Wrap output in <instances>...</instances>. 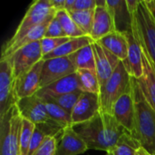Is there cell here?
<instances>
[{
  "instance_id": "cell-1",
  "label": "cell",
  "mask_w": 155,
  "mask_h": 155,
  "mask_svg": "<svg viewBox=\"0 0 155 155\" xmlns=\"http://www.w3.org/2000/svg\"><path fill=\"white\" fill-rule=\"evenodd\" d=\"M83 139L88 150L112 151L121 136L126 132L110 114L100 111L91 120L72 126Z\"/></svg>"
},
{
  "instance_id": "cell-2",
  "label": "cell",
  "mask_w": 155,
  "mask_h": 155,
  "mask_svg": "<svg viewBox=\"0 0 155 155\" xmlns=\"http://www.w3.org/2000/svg\"><path fill=\"white\" fill-rule=\"evenodd\" d=\"M134 102V131L132 136L155 155V110L144 97L137 79H131Z\"/></svg>"
},
{
  "instance_id": "cell-3",
  "label": "cell",
  "mask_w": 155,
  "mask_h": 155,
  "mask_svg": "<svg viewBox=\"0 0 155 155\" xmlns=\"http://www.w3.org/2000/svg\"><path fill=\"white\" fill-rule=\"evenodd\" d=\"M55 13L56 11L53 7L50 0H35L29 5L15 34L4 45L3 48H7L14 45L31 29L49 23L54 17Z\"/></svg>"
},
{
  "instance_id": "cell-4",
  "label": "cell",
  "mask_w": 155,
  "mask_h": 155,
  "mask_svg": "<svg viewBox=\"0 0 155 155\" xmlns=\"http://www.w3.org/2000/svg\"><path fill=\"white\" fill-rule=\"evenodd\" d=\"M23 117L16 104L0 117V155H20Z\"/></svg>"
},
{
  "instance_id": "cell-5",
  "label": "cell",
  "mask_w": 155,
  "mask_h": 155,
  "mask_svg": "<svg viewBox=\"0 0 155 155\" xmlns=\"http://www.w3.org/2000/svg\"><path fill=\"white\" fill-rule=\"evenodd\" d=\"M133 31L155 68V23L144 0L140 1L134 14Z\"/></svg>"
},
{
  "instance_id": "cell-6",
  "label": "cell",
  "mask_w": 155,
  "mask_h": 155,
  "mask_svg": "<svg viewBox=\"0 0 155 155\" xmlns=\"http://www.w3.org/2000/svg\"><path fill=\"white\" fill-rule=\"evenodd\" d=\"M131 75L128 74L124 62L121 61L106 84L101 88L99 97L101 111L112 114L114 104L132 87Z\"/></svg>"
},
{
  "instance_id": "cell-7",
  "label": "cell",
  "mask_w": 155,
  "mask_h": 155,
  "mask_svg": "<svg viewBox=\"0 0 155 155\" xmlns=\"http://www.w3.org/2000/svg\"><path fill=\"white\" fill-rule=\"evenodd\" d=\"M8 59L13 69L15 80L29 71L38 62L43 60V53L40 41L34 42L17 49Z\"/></svg>"
},
{
  "instance_id": "cell-8",
  "label": "cell",
  "mask_w": 155,
  "mask_h": 155,
  "mask_svg": "<svg viewBox=\"0 0 155 155\" xmlns=\"http://www.w3.org/2000/svg\"><path fill=\"white\" fill-rule=\"evenodd\" d=\"M75 72L76 68L68 56L44 60L40 79V89L73 74Z\"/></svg>"
},
{
  "instance_id": "cell-9",
  "label": "cell",
  "mask_w": 155,
  "mask_h": 155,
  "mask_svg": "<svg viewBox=\"0 0 155 155\" xmlns=\"http://www.w3.org/2000/svg\"><path fill=\"white\" fill-rule=\"evenodd\" d=\"M92 47L95 60V72L100 88H102L110 79L121 61L98 42H93Z\"/></svg>"
},
{
  "instance_id": "cell-10",
  "label": "cell",
  "mask_w": 155,
  "mask_h": 155,
  "mask_svg": "<svg viewBox=\"0 0 155 155\" xmlns=\"http://www.w3.org/2000/svg\"><path fill=\"white\" fill-rule=\"evenodd\" d=\"M15 78L12 65L8 59L0 60V117L15 104Z\"/></svg>"
},
{
  "instance_id": "cell-11",
  "label": "cell",
  "mask_w": 155,
  "mask_h": 155,
  "mask_svg": "<svg viewBox=\"0 0 155 155\" xmlns=\"http://www.w3.org/2000/svg\"><path fill=\"white\" fill-rule=\"evenodd\" d=\"M43 64L44 60H41L29 71L15 80V97L16 102L20 99L35 95L40 90Z\"/></svg>"
},
{
  "instance_id": "cell-12",
  "label": "cell",
  "mask_w": 155,
  "mask_h": 155,
  "mask_svg": "<svg viewBox=\"0 0 155 155\" xmlns=\"http://www.w3.org/2000/svg\"><path fill=\"white\" fill-rule=\"evenodd\" d=\"M15 104L22 117L35 124H57L49 117L43 101L36 94L20 99L15 103Z\"/></svg>"
},
{
  "instance_id": "cell-13",
  "label": "cell",
  "mask_w": 155,
  "mask_h": 155,
  "mask_svg": "<svg viewBox=\"0 0 155 155\" xmlns=\"http://www.w3.org/2000/svg\"><path fill=\"white\" fill-rule=\"evenodd\" d=\"M132 85V84H131ZM112 115L118 124L131 135L134 131V102L131 89L122 95L114 104Z\"/></svg>"
},
{
  "instance_id": "cell-14",
  "label": "cell",
  "mask_w": 155,
  "mask_h": 155,
  "mask_svg": "<svg viewBox=\"0 0 155 155\" xmlns=\"http://www.w3.org/2000/svg\"><path fill=\"white\" fill-rule=\"evenodd\" d=\"M100 111L101 105L99 94L83 92L71 114L72 126L91 120Z\"/></svg>"
},
{
  "instance_id": "cell-15",
  "label": "cell",
  "mask_w": 155,
  "mask_h": 155,
  "mask_svg": "<svg viewBox=\"0 0 155 155\" xmlns=\"http://www.w3.org/2000/svg\"><path fill=\"white\" fill-rule=\"evenodd\" d=\"M88 150L83 139L75 133L72 126L65 127L57 137L54 155H79Z\"/></svg>"
},
{
  "instance_id": "cell-16",
  "label": "cell",
  "mask_w": 155,
  "mask_h": 155,
  "mask_svg": "<svg viewBox=\"0 0 155 155\" xmlns=\"http://www.w3.org/2000/svg\"><path fill=\"white\" fill-rule=\"evenodd\" d=\"M107 8L112 15L114 31L128 34L133 31L134 15L129 12L126 0H106Z\"/></svg>"
},
{
  "instance_id": "cell-17",
  "label": "cell",
  "mask_w": 155,
  "mask_h": 155,
  "mask_svg": "<svg viewBox=\"0 0 155 155\" xmlns=\"http://www.w3.org/2000/svg\"><path fill=\"white\" fill-rule=\"evenodd\" d=\"M125 35L128 40V55L124 64L131 77L139 79L143 74L142 48L134 31Z\"/></svg>"
},
{
  "instance_id": "cell-18",
  "label": "cell",
  "mask_w": 155,
  "mask_h": 155,
  "mask_svg": "<svg viewBox=\"0 0 155 155\" xmlns=\"http://www.w3.org/2000/svg\"><path fill=\"white\" fill-rule=\"evenodd\" d=\"M142 55L143 74L141 78L137 79V81L144 97L155 110V68L147 54L143 49Z\"/></svg>"
},
{
  "instance_id": "cell-19",
  "label": "cell",
  "mask_w": 155,
  "mask_h": 155,
  "mask_svg": "<svg viewBox=\"0 0 155 155\" xmlns=\"http://www.w3.org/2000/svg\"><path fill=\"white\" fill-rule=\"evenodd\" d=\"M114 31L112 15L106 6H96L90 37L94 42H97L105 35Z\"/></svg>"
},
{
  "instance_id": "cell-20",
  "label": "cell",
  "mask_w": 155,
  "mask_h": 155,
  "mask_svg": "<svg viewBox=\"0 0 155 155\" xmlns=\"http://www.w3.org/2000/svg\"><path fill=\"white\" fill-rule=\"evenodd\" d=\"M80 90L79 82L76 72L66 77H64L51 84L40 89L37 93V96L44 95H63L70 93H74Z\"/></svg>"
},
{
  "instance_id": "cell-21",
  "label": "cell",
  "mask_w": 155,
  "mask_h": 155,
  "mask_svg": "<svg viewBox=\"0 0 155 155\" xmlns=\"http://www.w3.org/2000/svg\"><path fill=\"white\" fill-rule=\"evenodd\" d=\"M97 42L114 54L120 61L124 62L126 60L128 55V40L125 34L114 31Z\"/></svg>"
},
{
  "instance_id": "cell-22",
  "label": "cell",
  "mask_w": 155,
  "mask_h": 155,
  "mask_svg": "<svg viewBox=\"0 0 155 155\" xmlns=\"http://www.w3.org/2000/svg\"><path fill=\"white\" fill-rule=\"evenodd\" d=\"M48 23L38 25L33 29H31L28 33H26L21 39H19L17 42H15L14 45L7 48H2V54L1 58H8L10 55H12L17 49L27 45L29 44H32L36 41H40L42 38L45 37V34L47 28Z\"/></svg>"
},
{
  "instance_id": "cell-23",
  "label": "cell",
  "mask_w": 155,
  "mask_h": 155,
  "mask_svg": "<svg viewBox=\"0 0 155 155\" xmlns=\"http://www.w3.org/2000/svg\"><path fill=\"white\" fill-rule=\"evenodd\" d=\"M94 41L90 36H82V37H74L71 38L68 42L62 45L60 47H58L54 52L43 56V60H49L53 58H58V57H65L69 56L70 54L75 53L79 49L91 45Z\"/></svg>"
},
{
  "instance_id": "cell-24",
  "label": "cell",
  "mask_w": 155,
  "mask_h": 155,
  "mask_svg": "<svg viewBox=\"0 0 155 155\" xmlns=\"http://www.w3.org/2000/svg\"><path fill=\"white\" fill-rule=\"evenodd\" d=\"M68 58L75 66L76 70L90 69L95 71V60H94V54L92 44L70 54Z\"/></svg>"
},
{
  "instance_id": "cell-25",
  "label": "cell",
  "mask_w": 155,
  "mask_h": 155,
  "mask_svg": "<svg viewBox=\"0 0 155 155\" xmlns=\"http://www.w3.org/2000/svg\"><path fill=\"white\" fill-rule=\"evenodd\" d=\"M76 74L79 82L80 90L84 93L100 94L101 88L99 80L94 70L90 69H78Z\"/></svg>"
},
{
  "instance_id": "cell-26",
  "label": "cell",
  "mask_w": 155,
  "mask_h": 155,
  "mask_svg": "<svg viewBox=\"0 0 155 155\" xmlns=\"http://www.w3.org/2000/svg\"><path fill=\"white\" fill-rule=\"evenodd\" d=\"M39 98L43 101L47 114L53 121L56 122L64 128L72 126V118L70 114H68L65 110H64L61 106H59L57 104L51 101L50 99L45 97H39Z\"/></svg>"
},
{
  "instance_id": "cell-27",
  "label": "cell",
  "mask_w": 155,
  "mask_h": 155,
  "mask_svg": "<svg viewBox=\"0 0 155 155\" xmlns=\"http://www.w3.org/2000/svg\"><path fill=\"white\" fill-rule=\"evenodd\" d=\"M94 10H73L68 11L71 17L78 26V28L86 36H90L94 23Z\"/></svg>"
},
{
  "instance_id": "cell-28",
  "label": "cell",
  "mask_w": 155,
  "mask_h": 155,
  "mask_svg": "<svg viewBox=\"0 0 155 155\" xmlns=\"http://www.w3.org/2000/svg\"><path fill=\"white\" fill-rule=\"evenodd\" d=\"M142 145L128 132H125L119 139L116 145L110 153L113 155H135Z\"/></svg>"
},
{
  "instance_id": "cell-29",
  "label": "cell",
  "mask_w": 155,
  "mask_h": 155,
  "mask_svg": "<svg viewBox=\"0 0 155 155\" xmlns=\"http://www.w3.org/2000/svg\"><path fill=\"white\" fill-rule=\"evenodd\" d=\"M55 17L58 19L60 22L65 35L70 37V38H74V37H82V36H86L78 28L73 18L71 17L70 14L66 10H60L55 13Z\"/></svg>"
},
{
  "instance_id": "cell-30",
  "label": "cell",
  "mask_w": 155,
  "mask_h": 155,
  "mask_svg": "<svg viewBox=\"0 0 155 155\" xmlns=\"http://www.w3.org/2000/svg\"><path fill=\"white\" fill-rule=\"evenodd\" d=\"M82 94H83V92L81 90H78L76 92L63 94V95H44V96H40V97H45V98L50 99L51 101L54 102L59 106H61L68 114H72V112H73L75 104H77L78 100L80 99Z\"/></svg>"
},
{
  "instance_id": "cell-31",
  "label": "cell",
  "mask_w": 155,
  "mask_h": 155,
  "mask_svg": "<svg viewBox=\"0 0 155 155\" xmlns=\"http://www.w3.org/2000/svg\"><path fill=\"white\" fill-rule=\"evenodd\" d=\"M35 128V124L34 123L23 118L20 134V155H28Z\"/></svg>"
},
{
  "instance_id": "cell-32",
  "label": "cell",
  "mask_w": 155,
  "mask_h": 155,
  "mask_svg": "<svg viewBox=\"0 0 155 155\" xmlns=\"http://www.w3.org/2000/svg\"><path fill=\"white\" fill-rule=\"evenodd\" d=\"M71 38L68 36L65 37H58V38H49V37H44L40 40L41 49L43 53V56L54 52L58 47H60L62 45L68 42Z\"/></svg>"
},
{
  "instance_id": "cell-33",
  "label": "cell",
  "mask_w": 155,
  "mask_h": 155,
  "mask_svg": "<svg viewBox=\"0 0 155 155\" xmlns=\"http://www.w3.org/2000/svg\"><path fill=\"white\" fill-rule=\"evenodd\" d=\"M57 145V137L47 136L33 155H54Z\"/></svg>"
},
{
  "instance_id": "cell-34",
  "label": "cell",
  "mask_w": 155,
  "mask_h": 155,
  "mask_svg": "<svg viewBox=\"0 0 155 155\" xmlns=\"http://www.w3.org/2000/svg\"><path fill=\"white\" fill-rule=\"evenodd\" d=\"M65 36L67 35H65L60 22L54 15V17L48 23V25L45 34V37L58 38V37H65Z\"/></svg>"
},
{
  "instance_id": "cell-35",
  "label": "cell",
  "mask_w": 155,
  "mask_h": 155,
  "mask_svg": "<svg viewBox=\"0 0 155 155\" xmlns=\"http://www.w3.org/2000/svg\"><path fill=\"white\" fill-rule=\"evenodd\" d=\"M96 8L95 0H74L73 7L70 11L73 10H92Z\"/></svg>"
},
{
  "instance_id": "cell-36",
  "label": "cell",
  "mask_w": 155,
  "mask_h": 155,
  "mask_svg": "<svg viewBox=\"0 0 155 155\" xmlns=\"http://www.w3.org/2000/svg\"><path fill=\"white\" fill-rule=\"evenodd\" d=\"M50 2L56 12L60 10H65L66 0H50Z\"/></svg>"
},
{
  "instance_id": "cell-37",
  "label": "cell",
  "mask_w": 155,
  "mask_h": 155,
  "mask_svg": "<svg viewBox=\"0 0 155 155\" xmlns=\"http://www.w3.org/2000/svg\"><path fill=\"white\" fill-rule=\"evenodd\" d=\"M141 0H126V5H127V7H128V10L129 12L134 15V14L135 13L138 5H139V3H140Z\"/></svg>"
},
{
  "instance_id": "cell-38",
  "label": "cell",
  "mask_w": 155,
  "mask_h": 155,
  "mask_svg": "<svg viewBox=\"0 0 155 155\" xmlns=\"http://www.w3.org/2000/svg\"><path fill=\"white\" fill-rule=\"evenodd\" d=\"M155 23V0H144Z\"/></svg>"
},
{
  "instance_id": "cell-39",
  "label": "cell",
  "mask_w": 155,
  "mask_h": 155,
  "mask_svg": "<svg viewBox=\"0 0 155 155\" xmlns=\"http://www.w3.org/2000/svg\"><path fill=\"white\" fill-rule=\"evenodd\" d=\"M135 155H152L145 148H143V146H141L135 153Z\"/></svg>"
},
{
  "instance_id": "cell-40",
  "label": "cell",
  "mask_w": 155,
  "mask_h": 155,
  "mask_svg": "<svg viewBox=\"0 0 155 155\" xmlns=\"http://www.w3.org/2000/svg\"><path fill=\"white\" fill-rule=\"evenodd\" d=\"M105 155H113V154H112V153L108 152V153H106V154H105Z\"/></svg>"
}]
</instances>
